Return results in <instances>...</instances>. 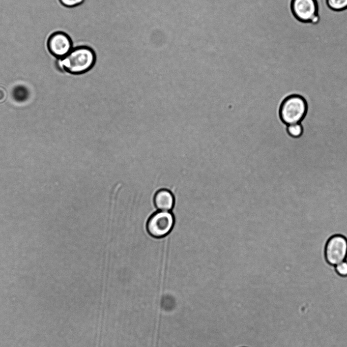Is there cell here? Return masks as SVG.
Wrapping results in <instances>:
<instances>
[{
    "label": "cell",
    "instance_id": "1",
    "mask_svg": "<svg viewBox=\"0 0 347 347\" xmlns=\"http://www.w3.org/2000/svg\"><path fill=\"white\" fill-rule=\"evenodd\" d=\"M96 61V55L94 49L89 46L81 45L73 47L63 58L57 59L56 66L64 73L81 75L91 71Z\"/></svg>",
    "mask_w": 347,
    "mask_h": 347
},
{
    "label": "cell",
    "instance_id": "2",
    "mask_svg": "<svg viewBox=\"0 0 347 347\" xmlns=\"http://www.w3.org/2000/svg\"><path fill=\"white\" fill-rule=\"evenodd\" d=\"M307 110L305 100L301 96L292 95L285 99L281 105L279 114L286 125L299 123Z\"/></svg>",
    "mask_w": 347,
    "mask_h": 347
},
{
    "label": "cell",
    "instance_id": "3",
    "mask_svg": "<svg viewBox=\"0 0 347 347\" xmlns=\"http://www.w3.org/2000/svg\"><path fill=\"white\" fill-rule=\"evenodd\" d=\"M173 215L168 211H159L153 214L147 223L148 233L155 238H162L171 230L174 224Z\"/></svg>",
    "mask_w": 347,
    "mask_h": 347
},
{
    "label": "cell",
    "instance_id": "4",
    "mask_svg": "<svg viewBox=\"0 0 347 347\" xmlns=\"http://www.w3.org/2000/svg\"><path fill=\"white\" fill-rule=\"evenodd\" d=\"M46 47L50 54L57 59H61L67 55L73 48V42L66 33L55 31L48 37Z\"/></svg>",
    "mask_w": 347,
    "mask_h": 347
},
{
    "label": "cell",
    "instance_id": "5",
    "mask_svg": "<svg viewBox=\"0 0 347 347\" xmlns=\"http://www.w3.org/2000/svg\"><path fill=\"white\" fill-rule=\"evenodd\" d=\"M325 254L327 262L333 266L345 261L347 257L346 239L339 235L331 237L326 243Z\"/></svg>",
    "mask_w": 347,
    "mask_h": 347
},
{
    "label": "cell",
    "instance_id": "6",
    "mask_svg": "<svg viewBox=\"0 0 347 347\" xmlns=\"http://www.w3.org/2000/svg\"><path fill=\"white\" fill-rule=\"evenodd\" d=\"M291 9L294 17L303 22H311L319 17L316 0H292Z\"/></svg>",
    "mask_w": 347,
    "mask_h": 347
},
{
    "label": "cell",
    "instance_id": "7",
    "mask_svg": "<svg viewBox=\"0 0 347 347\" xmlns=\"http://www.w3.org/2000/svg\"><path fill=\"white\" fill-rule=\"evenodd\" d=\"M156 208L162 211H168L171 210L174 205V197L171 192L167 189L158 191L154 198Z\"/></svg>",
    "mask_w": 347,
    "mask_h": 347
},
{
    "label": "cell",
    "instance_id": "8",
    "mask_svg": "<svg viewBox=\"0 0 347 347\" xmlns=\"http://www.w3.org/2000/svg\"><path fill=\"white\" fill-rule=\"evenodd\" d=\"M326 3L334 11H340L347 9V0H326Z\"/></svg>",
    "mask_w": 347,
    "mask_h": 347
},
{
    "label": "cell",
    "instance_id": "9",
    "mask_svg": "<svg viewBox=\"0 0 347 347\" xmlns=\"http://www.w3.org/2000/svg\"><path fill=\"white\" fill-rule=\"evenodd\" d=\"M287 131L292 136L297 137L302 133V127L300 123H296L287 125Z\"/></svg>",
    "mask_w": 347,
    "mask_h": 347
},
{
    "label": "cell",
    "instance_id": "10",
    "mask_svg": "<svg viewBox=\"0 0 347 347\" xmlns=\"http://www.w3.org/2000/svg\"><path fill=\"white\" fill-rule=\"evenodd\" d=\"M336 273L342 277H347V262L343 261L335 266Z\"/></svg>",
    "mask_w": 347,
    "mask_h": 347
},
{
    "label": "cell",
    "instance_id": "11",
    "mask_svg": "<svg viewBox=\"0 0 347 347\" xmlns=\"http://www.w3.org/2000/svg\"><path fill=\"white\" fill-rule=\"evenodd\" d=\"M85 0H59L60 3L66 8L76 7L83 3Z\"/></svg>",
    "mask_w": 347,
    "mask_h": 347
}]
</instances>
